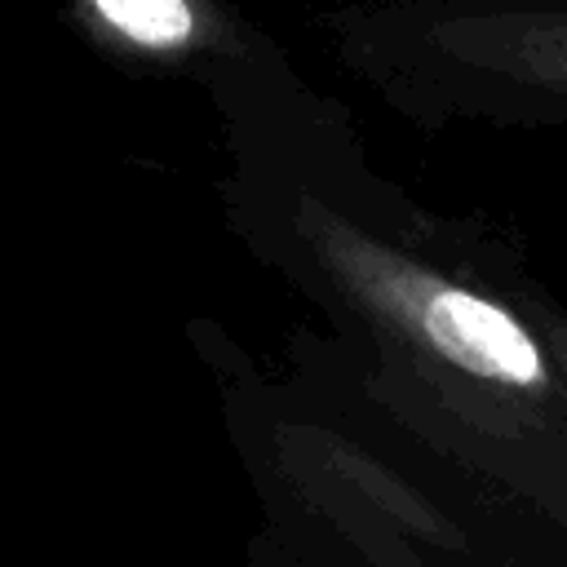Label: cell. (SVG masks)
I'll use <instances>...</instances> for the list:
<instances>
[{
	"label": "cell",
	"instance_id": "3957f363",
	"mask_svg": "<svg viewBox=\"0 0 567 567\" xmlns=\"http://www.w3.org/2000/svg\"><path fill=\"white\" fill-rule=\"evenodd\" d=\"M89 4L115 35L151 53H186L213 40L208 35L213 18L204 13L199 0H89Z\"/></svg>",
	"mask_w": 567,
	"mask_h": 567
},
{
	"label": "cell",
	"instance_id": "7a4b0ae2",
	"mask_svg": "<svg viewBox=\"0 0 567 567\" xmlns=\"http://www.w3.org/2000/svg\"><path fill=\"white\" fill-rule=\"evenodd\" d=\"M399 80L439 115L567 124V0H430L381 35Z\"/></svg>",
	"mask_w": 567,
	"mask_h": 567
},
{
	"label": "cell",
	"instance_id": "6da1fadb",
	"mask_svg": "<svg viewBox=\"0 0 567 567\" xmlns=\"http://www.w3.org/2000/svg\"><path fill=\"white\" fill-rule=\"evenodd\" d=\"M297 226L328 284L408 377L483 403L501 425L545 421L567 372L545 341L536 297L527 315L514 288L496 292L323 204H306Z\"/></svg>",
	"mask_w": 567,
	"mask_h": 567
}]
</instances>
